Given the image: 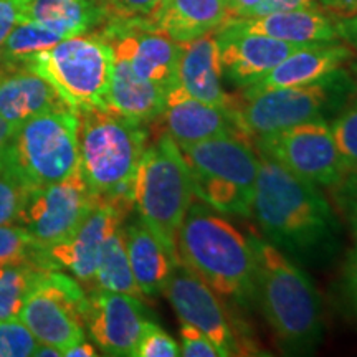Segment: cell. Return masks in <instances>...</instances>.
<instances>
[{
	"instance_id": "14",
	"label": "cell",
	"mask_w": 357,
	"mask_h": 357,
	"mask_svg": "<svg viewBox=\"0 0 357 357\" xmlns=\"http://www.w3.org/2000/svg\"><path fill=\"white\" fill-rule=\"evenodd\" d=\"M162 294L181 323L194 326L212 339L220 357L240 354L238 337L218 294L181 260L174 266Z\"/></svg>"
},
{
	"instance_id": "42",
	"label": "cell",
	"mask_w": 357,
	"mask_h": 357,
	"mask_svg": "<svg viewBox=\"0 0 357 357\" xmlns=\"http://www.w3.org/2000/svg\"><path fill=\"white\" fill-rule=\"evenodd\" d=\"M260 2L261 0H225L229 19H247Z\"/></svg>"
},
{
	"instance_id": "35",
	"label": "cell",
	"mask_w": 357,
	"mask_h": 357,
	"mask_svg": "<svg viewBox=\"0 0 357 357\" xmlns=\"http://www.w3.org/2000/svg\"><path fill=\"white\" fill-rule=\"evenodd\" d=\"M334 192V200H336L339 211L349 222L352 235L357 240V171L347 172L342 176L336 185L331 187Z\"/></svg>"
},
{
	"instance_id": "15",
	"label": "cell",
	"mask_w": 357,
	"mask_h": 357,
	"mask_svg": "<svg viewBox=\"0 0 357 357\" xmlns=\"http://www.w3.org/2000/svg\"><path fill=\"white\" fill-rule=\"evenodd\" d=\"M132 205L100 202L82 225L65 240L43 248L42 265L48 270H65L82 284H91L102 250L116 229L123 225Z\"/></svg>"
},
{
	"instance_id": "38",
	"label": "cell",
	"mask_w": 357,
	"mask_h": 357,
	"mask_svg": "<svg viewBox=\"0 0 357 357\" xmlns=\"http://www.w3.org/2000/svg\"><path fill=\"white\" fill-rule=\"evenodd\" d=\"M319 3L316 0H261L260 6L252 12L250 17H261L275 12H287V10H300V8L318 7ZM248 19V17H247Z\"/></svg>"
},
{
	"instance_id": "32",
	"label": "cell",
	"mask_w": 357,
	"mask_h": 357,
	"mask_svg": "<svg viewBox=\"0 0 357 357\" xmlns=\"http://www.w3.org/2000/svg\"><path fill=\"white\" fill-rule=\"evenodd\" d=\"M32 190V187L12 167L7 155L6 162L0 164V225L15 222L22 205Z\"/></svg>"
},
{
	"instance_id": "11",
	"label": "cell",
	"mask_w": 357,
	"mask_h": 357,
	"mask_svg": "<svg viewBox=\"0 0 357 357\" xmlns=\"http://www.w3.org/2000/svg\"><path fill=\"white\" fill-rule=\"evenodd\" d=\"M329 79L307 86L266 89L253 95L242 93L240 100H230L227 106L236 132L257 139L321 116V111L331 101Z\"/></svg>"
},
{
	"instance_id": "37",
	"label": "cell",
	"mask_w": 357,
	"mask_h": 357,
	"mask_svg": "<svg viewBox=\"0 0 357 357\" xmlns=\"http://www.w3.org/2000/svg\"><path fill=\"white\" fill-rule=\"evenodd\" d=\"M181 356L185 357H220L212 339L194 326H181Z\"/></svg>"
},
{
	"instance_id": "18",
	"label": "cell",
	"mask_w": 357,
	"mask_h": 357,
	"mask_svg": "<svg viewBox=\"0 0 357 357\" xmlns=\"http://www.w3.org/2000/svg\"><path fill=\"white\" fill-rule=\"evenodd\" d=\"M351 58V48L337 42L306 45L288 55L252 86L245 88L243 93L253 95L266 89L307 86V84L326 82L333 78Z\"/></svg>"
},
{
	"instance_id": "16",
	"label": "cell",
	"mask_w": 357,
	"mask_h": 357,
	"mask_svg": "<svg viewBox=\"0 0 357 357\" xmlns=\"http://www.w3.org/2000/svg\"><path fill=\"white\" fill-rule=\"evenodd\" d=\"M142 300L124 293L89 289L84 329L108 356H134L146 323Z\"/></svg>"
},
{
	"instance_id": "19",
	"label": "cell",
	"mask_w": 357,
	"mask_h": 357,
	"mask_svg": "<svg viewBox=\"0 0 357 357\" xmlns=\"http://www.w3.org/2000/svg\"><path fill=\"white\" fill-rule=\"evenodd\" d=\"M159 119L164 124V132L177 146L195 144L236 132L229 109L195 100L177 86L169 89L166 106Z\"/></svg>"
},
{
	"instance_id": "13",
	"label": "cell",
	"mask_w": 357,
	"mask_h": 357,
	"mask_svg": "<svg viewBox=\"0 0 357 357\" xmlns=\"http://www.w3.org/2000/svg\"><path fill=\"white\" fill-rule=\"evenodd\" d=\"M100 33L113 55L123 56L137 77L171 89L177 82L182 43L142 19H109Z\"/></svg>"
},
{
	"instance_id": "36",
	"label": "cell",
	"mask_w": 357,
	"mask_h": 357,
	"mask_svg": "<svg viewBox=\"0 0 357 357\" xmlns=\"http://www.w3.org/2000/svg\"><path fill=\"white\" fill-rule=\"evenodd\" d=\"M109 19H142L151 15L160 0H98ZM105 20V22H106Z\"/></svg>"
},
{
	"instance_id": "2",
	"label": "cell",
	"mask_w": 357,
	"mask_h": 357,
	"mask_svg": "<svg viewBox=\"0 0 357 357\" xmlns=\"http://www.w3.org/2000/svg\"><path fill=\"white\" fill-rule=\"evenodd\" d=\"M178 260L218 296L238 303L255 298V250L234 223L204 202H192L176 236Z\"/></svg>"
},
{
	"instance_id": "46",
	"label": "cell",
	"mask_w": 357,
	"mask_h": 357,
	"mask_svg": "<svg viewBox=\"0 0 357 357\" xmlns=\"http://www.w3.org/2000/svg\"><path fill=\"white\" fill-rule=\"evenodd\" d=\"M33 356H38V357H61L63 354H61L60 349H56V347L53 346H47V344H40L37 346V349H35V354Z\"/></svg>"
},
{
	"instance_id": "4",
	"label": "cell",
	"mask_w": 357,
	"mask_h": 357,
	"mask_svg": "<svg viewBox=\"0 0 357 357\" xmlns=\"http://www.w3.org/2000/svg\"><path fill=\"white\" fill-rule=\"evenodd\" d=\"M255 250V298L283 344L310 349L323 334L319 294L300 266L275 245L252 238Z\"/></svg>"
},
{
	"instance_id": "12",
	"label": "cell",
	"mask_w": 357,
	"mask_h": 357,
	"mask_svg": "<svg viewBox=\"0 0 357 357\" xmlns=\"http://www.w3.org/2000/svg\"><path fill=\"white\" fill-rule=\"evenodd\" d=\"M100 202L78 169L65 181L30 192L13 223L48 248L73 234Z\"/></svg>"
},
{
	"instance_id": "28",
	"label": "cell",
	"mask_w": 357,
	"mask_h": 357,
	"mask_svg": "<svg viewBox=\"0 0 357 357\" xmlns=\"http://www.w3.org/2000/svg\"><path fill=\"white\" fill-rule=\"evenodd\" d=\"M63 37L42 25L19 22L0 47V68H26L37 53L53 47Z\"/></svg>"
},
{
	"instance_id": "33",
	"label": "cell",
	"mask_w": 357,
	"mask_h": 357,
	"mask_svg": "<svg viewBox=\"0 0 357 357\" xmlns=\"http://www.w3.org/2000/svg\"><path fill=\"white\" fill-rule=\"evenodd\" d=\"M38 341L19 318L0 319V357L33 356Z\"/></svg>"
},
{
	"instance_id": "21",
	"label": "cell",
	"mask_w": 357,
	"mask_h": 357,
	"mask_svg": "<svg viewBox=\"0 0 357 357\" xmlns=\"http://www.w3.org/2000/svg\"><path fill=\"white\" fill-rule=\"evenodd\" d=\"M73 111L56 88L30 68H0V118L20 128L33 116Z\"/></svg>"
},
{
	"instance_id": "22",
	"label": "cell",
	"mask_w": 357,
	"mask_h": 357,
	"mask_svg": "<svg viewBox=\"0 0 357 357\" xmlns=\"http://www.w3.org/2000/svg\"><path fill=\"white\" fill-rule=\"evenodd\" d=\"M222 79L220 50L215 33L182 43L177 82L174 86L181 88L195 100L227 108L230 96L223 89Z\"/></svg>"
},
{
	"instance_id": "43",
	"label": "cell",
	"mask_w": 357,
	"mask_h": 357,
	"mask_svg": "<svg viewBox=\"0 0 357 357\" xmlns=\"http://www.w3.org/2000/svg\"><path fill=\"white\" fill-rule=\"evenodd\" d=\"M17 126L7 123L6 119L0 118V164L6 162L7 155H8V149H10L13 137H15L17 132Z\"/></svg>"
},
{
	"instance_id": "47",
	"label": "cell",
	"mask_w": 357,
	"mask_h": 357,
	"mask_svg": "<svg viewBox=\"0 0 357 357\" xmlns=\"http://www.w3.org/2000/svg\"><path fill=\"white\" fill-rule=\"evenodd\" d=\"M352 78H354V84L357 88V61L354 63V66H352Z\"/></svg>"
},
{
	"instance_id": "24",
	"label": "cell",
	"mask_w": 357,
	"mask_h": 357,
	"mask_svg": "<svg viewBox=\"0 0 357 357\" xmlns=\"http://www.w3.org/2000/svg\"><path fill=\"white\" fill-rule=\"evenodd\" d=\"M124 238L129 265L141 293L144 298L158 296L162 293L176 266L177 253L172 252L141 218L124 227Z\"/></svg>"
},
{
	"instance_id": "17",
	"label": "cell",
	"mask_w": 357,
	"mask_h": 357,
	"mask_svg": "<svg viewBox=\"0 0 357 357\" xmlns=\"http://www.w3.org/2000/svg\"><path fill=\"white\" fill-rule=\"evenodd\" d=\"M220 50L222 75L227 82L236 88H248L288 55L301 48L265 35L243 33L222 25L215 32Z\"/></svg>"
},
{
	"instance_id": "44",
	"label": "cell",
	"mask_w": 357,
	"mask_h": 357,
	"mask_svg": "<svg viewBox=\"0 0 357 357\" xmlns=\"http://www.w3.org/2000/svg\"><path fill=\"white\" fill-rule=\"evenodd\" d=\"M337 30L341 37H344L347 42L357 47V13L351 19L337 22Z\"/></svg>"
},
{
	"instance_id": "26",
	"label": "cell",
	"mask_w": 357,
	"mask_h": 357,
	"mask_svg": "<svg viewBox=\"0 0 357 357\" xmlns=\"http://www.w3.org/2000/svg\"><path fill=\"white\" fill-rule=\"evenodd\" d=\"M19 22H33L68 38L86 33L91 26L106 20L98 0H17Z\"/></svg>"
},
{
	"instance_id": "30",
	"label": "cell",
	"mask_w": 357,
	"mask_h": 357,
	"mask_svg": "<svg viewBox=\"0 0 357 357\" xmlns=\"http://www.w3.org/2000/svg\"><path fill=\"white\" fill-rule=\"evenodd\" d=\"M43 247L17 223L0 225V266L35 263L42 265ZM45 268V266H43Z\"/></svg>"
},
{
	"instance_id": "45",
	"label": "cell",
	"mask_w": 357,
	"mask_h": 357,
	"mask_svg": "<svg viewBox=\"0 0 357 357\" xmlns=\"http://www.w3.org/2000/svg\"><path fill=\"white\" fill-rule=\"evenodd\" d=\"M63 356H68V357H91V356H96V349L95 346H91L89 342H86L83 339V341L77 342L75 346L68 347L63 352Z\"/></svg>"
},
{
	"instance_id": "25",
	"label": "cell",
	"mask_w": 357,
	"mask_h": 357,
	"mask_svg": "<svg viewBox=\"0 0 357 357\" xmlns=\"http://www.w3.org/2000/svg\"><path fill=\"white\" fill-rule=\"evenodd\" d=\"M167 93V88L137 77L123 56L113 55L106 109L141 124L153 123L164 111Z\"/></svg>"
},
{
	"instance_id": "1",
	"label": "cell",
	"mask_w": 357,
	"mask_h": 357,
	"mask_svg": "<svg viewBox=\"0 0 357 357\" xmlns=\"http://www.w3.org/2000/svg\"><path fill=\"white\" fill-rule=\"evenodd\" d=\"M252 215L271 243L293 255L318 257L337 234L336 217L318 185L261 154Z\"/></svg>"
},
{
	"instance_id": "3",
	"label": "cell",
	"mask_w": 357,
	"mask_h": 357,
	"mask_svg": "<svg viewBox=\"0 0 357 357\" xmlns=\"http://www.w3.org/2000/svg\"><path fill=\"white\" fill-rule=\"evenodd\" d=\"M78 116L79 172L102 202H131L136 169L147 147L144 124L105 108H88Z\"/></svg>"
},
{
	"instance_id": "40",
	"label": "cell",
	"mask_w": 357,
	"mask_h": 357,
	"mask_svg": "<svg viewBox=\"0 0 357 357\" xmlns=\"http://www.w3.org/2000/svg\"><path fill=\"white\" fill-rule=\"evenodd\" d=\"M17 24H19V2L0 0V47Z\"/></svg>"
},
{
	"instance_id": "31",
	"label": "cell",
	"mask_w": 357,
	"mask_h": 357,
	"mask_svg": "<svg viewBox=\"0 0 357 357\" xmlns=\"http://www.w3.org/2000/svg\"><path fill=\"white\" fill-rule=\"evenodd\" d=\"M331 126L339 155H341L344 174L357 171V98L347 102Z\"/></svg>"
},
{
	"instance_id": "10",
	"label": "cell",
	"mask_w": 357,
	"mask_h": 357,
	"mask_svg": "<svg viewBox=\"0 0 357 357\" xmlns=\"http://www.w3.org/2000/svg\"><path fill=\"white\" fill-rule=\"evenodd\" d=\"M257 147L261 155L314 185L333 187L344 176L331 126L323 116L257 137Z\"/></svg>"
},
{
	"instance_id": "5",
	"label": "cell",
	"mask_w": 357,
	"mask_h": 357,
	"mask_svg": "<svg viewBox=\"0 0 357 357\" xmlns=\"http://www.w3.org/2000/svg\"><path fill=\"white\" fill-rule=\"evenodd\" d=\"M178 149L200 202L220 213L252 215L260 154L242 136L231 132Z\"/></svg>"
},
{
	"instance_id": "34",
	"label": "cell",
	"mask_w": 357,
	"mask_h": 357,
	"mask_svg": "<svg viewBox=\"0 0 357 357\" xmlns=\"http://www.w3.org/2000/svg\"><path fill=\"white\" fill-rule=\"evenodd\" d=\"M181 344L160 326L146 319L134 357H177Z\"/></svg>"
},
{
	"instance_id": "23",
	"label": "cell",
	"mask_w": 357,
	"mask_h": 357,
	"mask_svg": "<svg viewBox=\"0 0 357 357\" xmlns=\"http://www.w3.org/2000/svg\"><path fill=\"white\" fill-rule=\"evenodd\" d=\"M154 29L177 43L215 33L229 20L225 0H160L146 17Z\"/></svg>"
},
{
	"instance_id": "27",
	"label": "cell",
	"mask_w": 357,
	"mask_h": 357,
	"mask_svg": "<svg viewBox=\"0 0 357 357\" xmlns=\"http://www.w3.org/2000/svg\"><path fill=\"white\" fill-rule=\"evenodd\" d=\"M89 288L124 293L129 294V296L137 298V300H144V294L141 293L139 287H137L131 265H129L123 225L116 229L113 235L108 238V242H106L96 275L91 284H89Z\"/></svg>"
},
{
	"instance_id": "39",
	"label": "cell",
	"mask_w": 357,
	"mask_h": 357,
	"mask_svg": "<svg viewBox=\"0 0 357 357\" xmlns=\"http://www.w3.org/2000/svg\"><path fill=\"white\" fill-rule=\"evenodd\" d=\"M342 288H344L346 300L349 303L352 312L357 316V247L352 250L346 261Z\"/></svg>"
},
{
	"instance_id": "8",
	"label": "cell",
	"mask_w": 357,
	"mask_h": 357,
	"mask_svg": "<svg viewBox=\"0 0 357 357\" xmlns=\"http://www.w3.org/2000/svg\"><path fill=\"white\" fill-rule=\"evenodd\" d=\"M8 162L32 189L65 181L79 169L78 116L52 111L26 119L17 129Z\"/></svg>"
},
{
	"instance_id": "9",
	"label": "cell",
	"mask_w": 357,
	"mask_h": 357,
	"mask_svg": "<svg viewBox=\"0 0 357 357\" xmlns=\"http://www.w3.org/2000/svg\"><path fill=\"white\" fill-rule=\"evenodd\" d=\"M86 293L73 276L61 270H43L26 294L19 319L40 344L61 354L84 339Z\"/></svg>"
},
{
	"instance_id": "29",
	"label": "cell",
	"mask_w": 357,
	"mask_h": 357,
	"mask_svg": "<svg viewBox=\"0 0 357 357\" xmlns=\"http://www.w3.org/2000/svg\"><path fill=\"white\" fill-rule=\"evenodd\" d=\"M43 270L48 268L35 263L0 266V319L19 318L26 294Z\"/></svg>"
},
{
	"instance_id": "20",
	"label": "cell",
	"mask_w": 357,
	"mask_h": 357,
	"mask_svg": "<svg viewBox=\"0 0 357 357\" xmlns=\"http://www.w3.org/2000/svg\"><path fill=\"white\" fill-rule=\"evenodd\" d=\"M333 20L318 6L300 8V10L275 12L261 17H248V19H229L223 25L236 32L265 35V37L306 47L314 43L337 42L341 35L337 24Z\"/></svg>"
},
{
	"instance_id": "7",
	"label": "cell",
	"mask_w": 357,
	"mask_h": 357,
	"mask_svg": "<svg viewBox=\"0 0 357 357\" xmlns=\"http://www.w3.org/2000/svg\"><path fill=\"white\" fill-rule=\"evenodd\" d=\"M26 68L47 78L75 113L105 108L113 75V50L96 35H75L37 53Z\"/></svg>"
},
{
	"instance_id": "41",
	"label": "cell",
	"mask_w": 357,
	"mask_h": 357,
	"mask_svg": "<svg viewBox=\"0 0 357 357\" xmlns=\"http://www.w3.org/2000/svg\"><path fill=\"white\" fill-rule=\"evenodd\" d=\"M319 7L334 20L351 19L357 13V0H318Z\"/></svg>"
},
{
	"instance_id": "6",
	"label": "cell",
	"mask_w": 357,
	"mask_h": 357,
	"mask_svg": "<svg viewBox=\"0 0 357 357\" xmlns=\"http://www.w3.org/2000/svg\"><path fill=\"white\" fill-rule=\"evenodd\" d=\"M194 197V185L184 155L176 141L162 132L146 147L134 174L132 207L141 220L176 252L177 231Z\"/></svg>"
}]
</instances>
